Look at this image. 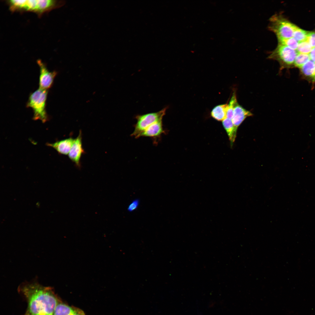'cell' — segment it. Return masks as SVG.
Returning <instances> with one entry per match:
<instances>
[{
    "instance_id": "1",
    "label": "cell",
    "mask_w": 315,
    "mask_h": 315,
    "mask_svg": "<svg viewBox=\"0 0 315 315\" xmlns=\"http://www.w3.org/2000/svg\"><path fill=\"white\" fill-rule=\"evenodd\" d=\"M20 290L28 302L24 315H53L59 302L51 288L34 281L22 285Z\"/></svg>"
},
{
    "instance_id": "2",
    "label": "cell",
    "mask_w": 315,
    "mask_h": 315,
    "mask_svg": "<svg viewBox=\"0 0 315 315\" xmlns=\"http://www.w3.org/2000/svg\"><path fill=\"white\" fill-rule=\"evenodd\" d=\"M8 3L12 11H30L40 15L62 6L65 1L53 0H11L8 1Z\"/></svg>"
},
{
    "instance_id": "3",
    "label": "cell",
    "mask_w": 315,
    "mask_h": 315,
    "mask_svg": "<svg viewBox=\"0 0 315 315\" xmlns=\"http://www.w3.org/2000/svg\"><path fill=\"white\" fill-rule=\"evenodd\" d=\"M48 93L47 90L39 88L30 94L27 104V107L33 110V119L40 120L43 123L48 119L46 110Z\"/></svg>"
},
{
    "instance_id": "4",
    "label": "cell",
    "mask_w": 315,
    "mask_h": 315,
    "mask_svg": "<svg viewBox=\"0 0 315 315\" xmlns=\"http://www.w3.org/2000/svg\"><path fill=\"white\" fill-rule=\"evenodd\" d=\"M269 21L268 29L275 34L278 41L293 37L298 27L278 14L272 16Z\"/></svg>"
},
{
    "instance_id": "5",
    "label": "cell",
    "mask_w": 315,
    "mask_h": 315,
    "mask_svg": "<svg viewBox=\"0 0 315 315\" xmlns=\"http://www.w3.org/2000/svg\"><path fill=\"white\" fill-rule=\"evenodd\" d=\"M298 53L296 50L278 43L276 48L268 56V58L277 61L280 64L281 70L294 65Z\"/></svg>"
},
{
    "instance_id": "6",
    "label": "cell",
    "mask_w": 315,
    "mask_h": 315,
    "mask_svg": "<svg viewBox=\"0 0 315 315\" xmlns=\"http://www.w3.org/2000/svg\"><path fill=\"white\" fill-rule=\"evenodd\" d=\"M167 109V108L165 107L157 112L137 115L135 117L136 122L131 136L135 138H139L141 133L148 126L156 122L162 120Z\"/></svg>"
},
{
    "instance_id": "7",
    "label": "cell",
    "mask_w": 315,
    "mask_h": 315,
    "mask_svg": "<svg viewBox=\"0 0 315 315\" xmlns=\"http://www.w3.org/2000/svg\"><path fill=\"white\" fill-rule=\"evenodd\" d=\"M37 63L40 68L39 88L47 90L52 86L57 72L50 71L44 64L40 60L37 61Z\"/></svg>"
},
{
    "instance_id": "8",
    "label": "cell",
    "mask_w": 315,
    "mask_h": 315,
    "mask_svg": "<svg viewBox=\"0 0 315 315\" xmlns=\"http://www.w3.org/2000/svg\"><path fill=\"white\" fill-rule=\"evenodd\" d=\"M85 152L82 146V132L80 131L78 136L74 140L68 156L77 167H80L81 158Z\"/></svg>"
},
{
    "instance_id": "9",
    "label": "cell",
    "mask_w": 315,
    "mask_h": 315,
    "mask_svg": "<svg viewBox=\"0 0 315 315\" xmlns=\"http://www.w3.org/2000/svg\"><path fill=\"white\" fill-rule=\"evenodd\" d=\"M166 131L163 127L162 120L156 122L147 127L139 136L140 137H147L153 139L154 142L160 138L162 134Z\"/></svg>"
},
{
    "instance_id": "10",
    "label": "cell",
    "mask_w": 315,
    "mask_h": 315,
    "mask_svg": "<svg viewBox=\"0 0 315 315\" xmlns=\"http://www.w3.org/2000/svg\"><path fill=\"white\" fill-rule=\"evenodd\" d=\"M252 113L245 109L238 102L235 105L232 120L233 124L236 130L244 120L247 117L252 116Z\"/></svg>"
},
{
    "instance_id": "11",
    "label": "cell",
    "mask_w": 315,
    "mask_h": 315,
    "mask_svg": "<svg viewBox=\"0 0 315 315\" xmlns=\"http://www.w3.org/2000/svg\"><path fill=\"white\" fill-rule=\"evenodd\" d=\"M74 139L69 137L56 141L53 143H48L47 146L55 149L59 153L68 155L74 143Z\"/></svg>"
},
{
    "instance_id": "12",
    "label": "cell",
    "mask_w": 315,
    "mask_h": 315,
    "mask_svg": "<svg viewBox=\"0 0 315 315\" xmlns=\"http://www.w3.org/2000/svg\"><path fill=\"white\" fill-rule=\"evenodd\" d=\"M302 76L306 79L315 83V63L311 60L300 68Z\"/></svg>"
},
{
    "instance_id": "13",
    "label": "cell",
    "mask_w": 315,
    "mask_h": 315,
    "mask_svg": "<svg viewBox=\"0 0 315 315\" xmlns=\"http://www.w3.org/2000/svg\"><path fill=\"white\" fill-rule=\"evenodd\" d=\"M228 104H223L215 107L211 112V116L216 120L223 121L226 118V110Z\"/></svg>"
},
{
    "instance_id": "14",
    "label": "cell",
    "mask_w": 315,
    "mask_h": 315,
    "mask_svg": "<svg viewBox=\"0 0 315 315\" xmlns=\"http://www.w3.org/2000/svg\"><path fill=\"white\" fill-rule=\"evenodd\" d=\"M222 124L230 141L232 143L233 142L236 137L237 130L235 128L232 120L226 118L222 121Z\"/></svg>"
},
{
    "instance_id": "15",
    "label": "cell",
    "mask_w": 315,
    "mask_h": 315,
    "mask_svg": "<svg viewBox=\"0 0 315 315\" xmlns=\"http://www.w3.org/2000/svg\"><path fill=\"white\" fill-rule=\"evenodd\" d=\"M76 307L70 306L62 302H59L55 309L53 315H71Z\"/></svg>"
},
{
    "instance_id": "16",
    "label": "cell",
    "mask_w": 315,
    "mask_h": 315,
    "mask_svg": "<svg viewBox=\"0 0 315 315\" xmlns=\"http://www.w3.org/2000/svg\"><path fill=\"white\" fill-rule=\"evenodd\" d=\"M237 103L236 93H233L228 104L226 110V118L232 120L235 106Z\"/></svg>"
},
{
    "instance_id": "17",
    "label": "cell",
    "mask_w": 315,
    "mask_h": 315,
    "mask_svg": "<svg viewBox=\"0 0 315 315\" xmlns=\"http://www.w3.org/2000/svg\"><path fill=\"white\" fill-rule=\"evenodd\" d=\"M310 60L309 54L298 53L294 65L295 67L300 69Z\"/></svg>"
},
{
    "instance_id": "18",
    "label": "cell",
    "mask_w": 315,
    "mask_h": 315,
    "mask_svg": "<svg viewBox=\"0 0 315 315\" xmlns=\"http://www.w3.org/2000/svg\"><path fill=\"white\" fill-rule=\"evenodd\" d=\"M308 33L307 32L297 27L294 32L293 37L299 43L307 40Z\"/></svg>"
},
{
    "instance_id": "19",
    "label": "cell",
    "mask_w": 315,
    "mask_h": 315,
    "mask_svg": "<svg viewBox=\"0 0 315 315\" xmlns=\"http://www.w3.org/2000/svg\"><path fill=\"white\" fill-rule=\"evenodd\" d=\"M312 48L308 41L306 40L299 43L297 51L298 53L309 54Z\"/></svg>"
},
{
    "instance_id": "20",
    "label": "cell",
    "mask_w": 315,
    "mask_h": 315,
    "mask_svg": "<svg viewBox=\"0 0 315 315\" xmlns=\"http://www.w3.org/2000/svg\"><path fill=\"white\" fill-rule=\"evenodd\" d=\"M278 43L285 45L290 48L296 50L298 47L299 42L293 37L278 41Z\"/></svg>"
},
{
    "instance_id": "21",
    "label": "cell",
    "mask_w": 315,
    "mask_h": 315,
    "mask_svg": "<svg viewBox=\"0 0 315 315\" xmlns=\"http://www.w3.org/2000/svg\"><path fill=\"white\" fill-rule=\"evenodd\" d=\"M139 203L140 201L139 199H136L134 200L129 205L127 208V211L129 212L134 211L138 208Z\"/></svg>"
},
{
    "instance_id": "22",
    "label": "cell",
    "mask_w": 315,
    "mask_h": 315,
    "mask_svg": "<svg viewBox=\"0 0 315 315\" xmlns=\"http://www.w3.org/2000/svg\"><path fill=\"white\" fill-rule=\"evenodd\" d=\"M307 40L312 48L315 47V32L308 33Z\"/></svg>"
},
{
    "instance_id": "23",
    "label": "cell",
    "mask_w": 315,
    "mask_h": 315,
    "mask_svg": "<svg viewBox=\"0 0 315 315\" xmlns=\"http://www.w3.org/2000/svg\"><path fill=\"white\" fill-rule=\"evenodd\" d=\"M71 315H85L84 312L81 309L76 307L73 313Z\"/></svg>"
},
{
    "instance_id": "24",
    "label": "cell",
    "mask_w": 315,
    "mask_h": 315,
    "mask_svg": "<svg viewBox=\"0 0 315 315\" xmlns=\"http://www.w3.org/2000/svg\"><path fill=\"white\" fill-rule=\"evenodd\" d=\"M309 55L310 59L315 63V47L312 48Z\"/></svg>"
}]
</instances>
